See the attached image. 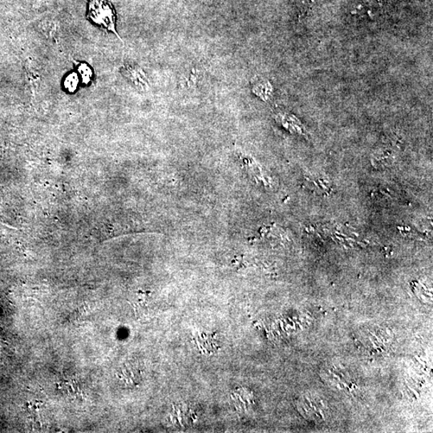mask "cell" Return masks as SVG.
<instances>
[{
    "label": "cell",
    "mask_w": 433,
    "mask_h": 433,
    "mask_svg": "<svg viewBox=\"0 0 433 433\" xmlns=\"http://www.w3.org/2000/svg\"><path fill=\"white\" fill-rule=\"evenodd\" d=\"M78 71L80 73L83 83H84V84H88V82L91 80L93 76L90 68L85 65V63H81L78 68Z\"/></svg>",
    "instance_id": "cell-4"
},
{
    "label": "cell",
    "mask_w": 433,
    "mask_h": 433,
    "mask_svg": "<svg viewBox=\"0 0 433 433\" xmlns=\"http://www.w3.org/2000/svg\"><path fill=\"white\" fill-rule=\"evenodd\" d=\"M127 78L135 83L136 85L148 88V80L145 73L139 67L126 66L123 70Z\"/></svg>",
    "instance_id": "cell-2"
},
{
    "label": "cell",
    "mask_w": 433,
    "mask_h": 433,
    "mask_svg": "<svg viewBox=\"0 0 433 433\" xmlns=\"http://www.w3.org/2000/svg\"><path fill=\"white\" fill-rule=\"evenodd\" d=\"M253 92L259 97L266 100L270 97L271 93V86L269 83L260 81L254 83Z\"/></svg>",
    "instance_id": "cell-3"
},
{
    "label": "cell",
    "mask_w": 433,
    "mask_h": 433,
    "mask_svg": "<svg viewBox=\"0 0 433 433\" xmlns=\"http://www.w3.org/2000/svg\"><path fill=\"white\" fill-rule=\"evenodd\" d=\"M78 85V78L75 73L70 74L65 82V85L69 92H74Z\"/></svg>",
    "instance_id": "cell-5"
},
{
    "label": "cell",
    "mask_w": 433,
    "mask_h": 433,
    "mask_svg": "<svg viewBox=\"0 0 433 433\" xmlns=\"http://www.w3.org/2000/svg\"><path fill=\"white\" fill-rule=\"evenodd\" d=\"M88 17L95 24L112 31L122 41L116 30L115 11L106 0H91L88 4Z\"/></svg>",
    "instance_id": "cell-1"
}]
</instances>
